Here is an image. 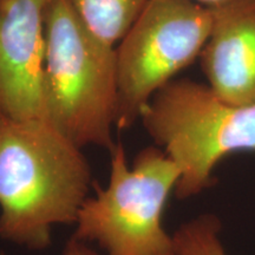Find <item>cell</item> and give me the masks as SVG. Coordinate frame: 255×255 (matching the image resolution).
I'll return each instance as SVG.
<instances>
[{
  "label": "cell",
  "instance_id": "6da1fadb",
  "mask_svg": "<svg viewBox=\"0 0 255 255\" xmlns=\"http://www.w3.org/2000/svg\"><path fill=\"white\" fill-rule=\"evenodd\" d=\"M92 173L79 148L45 119L0 120V238L30 250L76 223Z\"/></svg>",
  "mask_w": 255,
  "mask_h": 255
},
{
  "label": "cell",
  "instance_id": "7a4b0ae2",
  "mask_svg": "<svg viewBox=\"0 0 255 255\" xmlns=\"http://www.w3.org/2000/svg\"><path fill=\"white\" fill-rule=\"evenodd\" d=\"M44 119L79 148L111 151L116 142V47L100 39L68 0H49L45 13Z\"/></svg>",
  "mask_w": 255,
  "mask_h": 255
},
{
  "label": "cell",
  "instance_id": "3957f363",
  "mask_svg": "<svg viewBox=\"0 0 255 255\" xmlns=\"http://www.w3.org/2000/svg\"><path fill=\"white\" fill-rule=\"evenodd\" d=\"M143 127L180 170L175 194L186 200L213 183L216 165L235 152H255V104L234 105L208 84L173 79L142 110Z\"/></svg>",
  "mask_w": 255,
  "mask_h": 255
},
{
  "label": "cell",
  "instance_id": "277c9868",
  "mask_svg": "<svg viewBox=\"0 0 255 255\" xmlns=\"http://www.w3.org/2000/svg\"><path fill=\"white\" fill-rule=\"evenodd\" d=\"M110 154L108 186L83 203L73 238L96 242L108 255H176L173 237L162 225L180 178L176 164L155 146L139 151L131 168L121 143Z\"/></svg>",
  "mask_w": 255,
  "mask_h": 255
},
{
  "label": "cell",
  "instance_id": "5b68a950",
  "mask_svg": "<svg viewBox=\"0 0 255 255\" xmlns=\"http://www.w3.org/2000/svg\"><path fill=\"white\" fill-rule=\"evenodd\" d=\"M212 28L196 0H148L116 47L117 129H129L151 97L200 57Z\"/></svg>",
  "mask_w": 255,
  "mask_h": 255
},
{
  "label": "cell",
  "instance_id": "8992f818",
  "mask_svg": "<svg viewBox=\"0 0 255 255\" xmlns=\"http://www.w3.org/2000/svg\"><path fill=\"white\" fill-rule=\"evenodd\" d=\"M49 0H0V120L44 119Z\"/></svg>",
  "mask_w": 255,
  "mask_h": 255
},
{
  "label": "cell",
  "instance_id": "52a82bcc",
  "mask_svg": "<svg viewBox=\"0 0 255 255\" xmlns=\"http://www.w3.org/2000/svg\"><path fill=\"white\" fill-rule=\"evenodd\" d=\"M212 28L200 55L207 84L227 103L255 104V0L209 5Z\"/></svg>",
  "mask_w": 255,
  "mask_h": 255
},
{
  "label": "cell",
  "instance_id": "ba28073f",
  "mask_svg": "<svg viewBox=\"0 0 255 255\" xmlns=\"http://www.w3.org/2000/svg\"><path fill=\"white\" fill-rule=\"evenodd\" d=\"M148 0H68L100 39L115 46L131 26Z\"/></svg>",
  "mask_w": 255,
  "mask_h": 255
},
{
  "label": "cell",
  "instance_id": "9c48e42d",
  "mask_svg": "<svg viewBox=\"0 0 255 255\" xmlns=\"http://www.w3.org/2000/svg\"><path fill=\"white\" fill-rule=\"evenodd\" d=\"M221 223L214 215L197 216L173 235L176 255H227L221 238Z\"/></svg>",
  "mask_w": 255,
  "mask_h": 255
},
{
  "label": "cell",
  "instance_id": "30bf717a",
  "mask_svg": "<svg viewBox=\"0 0 255 255\" xmlns=\"http://www.w3.org/2000/svg\"><path fill=\"white\" fill-rule=\"evenodd\" d=\"M64 255H98L96 252L87 245V242L78 240L76 238H71V240L68 242Z\"/></svg>",
  "mask_w": 255,
  "mask_h": 255
},
{
  "label": "cell",
  "instance_id": "8fae6325",
  "mask_svg": "<svg viewBox=\"0 0 255 255\" xmlns=\"http://www.w3.org/2000/svg\"><path fill=\"white\" fill-rule=\"evenodd\" d=\"M196 1H199V2H201V4H203V5L209 6V5L215 4V2H218V1H221V0H196Z\"/></svg>",
  "mask_w": 255,
  "mask_h": 255
}]
</instances>
